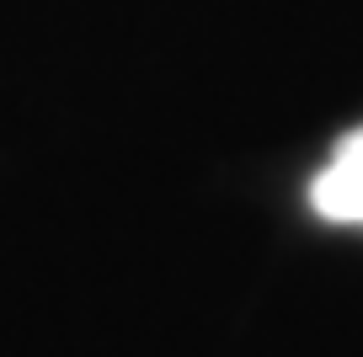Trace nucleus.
<instances>
[{
	"mask_svg": "<svg viewBox=\"0 0 363 357\" xmlns=\"http://www.w3.org/2000/svg\"><path fill=\"white\" fill-rule=\"evenodd\" d=\"M310 208L331 224H363V128L337 139L331 166L310 181Z\"/></svg>",
	"mask_w": 363,
	"mask_h": 357,
	"instance_id": "1",
	"label": "nucleus"
}]
</instances>
